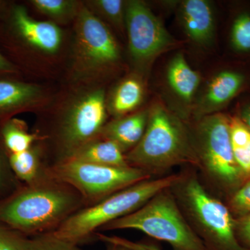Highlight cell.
<instances>
[{"instance_id":"1","label":"cell","mask_w":250,"mask_h":250,"mask_svg":"<svg viewBox=\"0 0 250 250\" xmlns=\"http://www.w3.org/2000/svg\"><path fill=\"white\" fill-rule=\"evenodd\" d=\"M85 206L80 194L49 173L0 205V223L27 235L53 231Z\"/></svg>"},{"instance_id":"2","label":"cell","mask_w":250,"mask_h":250,"mask_svg":"<svg viewBox=\"0 0 250 250\" xmlns=\"http://www.w3.org/2000/svg\"><path fill=\"white\" fill-rule=\"evenodd\" d=\"M131 167L163 175L176 166L197 168L190 126L162 103L149 108L147 127L137 146L125 154Z\"/></svg>"},{"instance_id":"3","label":"cell","mask_w":250,"mask_h":250,"mask_svg":"<svg viewBox=\"0 0 250 250\" xmlns=\"http://www.w3.org/2000/svg\"><path fill=\"white\" fill-rule=\"evenodd\" d=\"M179 208L192 231L207 250H246L236 235V218L211 193L196 169L188 167L179 173L171 186Z\"/></svg>"},{"instance_id":"4","label":"cell","mask_w":250,"mask_h":250,"mask_svg":"<svg viewBox=\"0 0 250 250\" xmlns=\"http://www.w3.org/2000/svg\"><path fill=\"white\" fill-rule=\"evenodd\" d=\"M178 177L179 174H169L134 184L77 210L51 233L77 246L87 243L100 229L136 211L156 193L171 187Z\"/></svg>"},{"instance_id":"5","label":"cell","mask_w":250,"mask_h":250,"mask_svg":"<svg viewBox=\"0 0 250 250\" xmlns=\"http://www.w3.org/2000/svg\"><path fill=\"white\" fill-rule=\"evenodd\" d=\"M189 126L198 161L197 170L210 187L231 195L246 179L233 156L229 115H209Z\"/></svg>"},{"instance_id":"6","label":"cell","mask_w":250,"mask_h":250,"mask_svg":"<svg viewBox=\"0 0 250 250\" xmlns=\"http://www.w3.org/2000/svg\"><path fill=\"white\" fill-rule=\"evenodd\" d=\"M170 187L156 193L136 211L101 229L139 230L154 239L165 242L173 250H207L188 223Z\"/></svg>"},{"instance_id":"7","label":"cell","mask_w":250,"mask_h":250,"mask_svg":"<svg viewBox=\"0 0 250 250\" xmlns=\"http://www.w3.org/2000/svg\"><path fill=\"white\" fill-rule=\"evenodd\" d=\"M47 170L54 178L75 189L87 206L153 177L131 166L111 167L75 160L57 163Z\"/></svg>"},{"instance_id":"8","label":"cell","mask_w":250,"mask_h":250,"mask_svg":"<svg viewBox=\"0 0 250 250\" xmlns=\"http://www.w3.org/2000/svg\"><path fill=\"white\" fill-rule=\"evenodd\" d=\"M73 75L77 80L93 79L119 63L121 50L107 25L86 6L76 16Z\"/></svg>"},{"instance_id":"9","label":"cell","mask_w":250,"mask_h":250,"mask_svg":"<svg viewBox=\"0 0 250 250\" xmlns=\"http://www.w3.org/2000/svg\"><path fill=\"white\" fill-rule=\"evenodd\" d=\"M107 105L104 90L94 88L76 97L64 112L57 131L61 159L67 160L77 150L100 137L106 125Z\"/></svg>"},{"instance_id":"10","label":"cell","mask_w":250,"mask_h":250,"mask_svg":"<svg viewBox=\"0 0 250 250\" xmlns=\"http://www.w3.org/2000/svg\"><path fill=\"white\" fill-rule=\"evenodd\" d=\"M125 29L130 59L136 70L145 74L161 54L180 45L146 3L126 1Z\"/></svg>"},{"instance_id":"11","label":"cell","mask_w":250,"mask_h":250,"mask_svg":"<svg viewBox=\"0 0 250 250\" xmlns=\"http://www.w3.org/2000/svg\"><path fill=\"white\" fill-rule=\"evenodd\" d=\"M250 90V63L229 59L202 83L191 112L193 121L221 113L233 100Z\"/></svg>"},{"instance_id":"12","label":"cell","mask_w":250,"mask_h":250,"mask_svg":"<svg viewBox=\"0 0 250 250\" xmlns=\"http://www.w3.org/2000/svg\"><path fill=\"white\" fill-rule=\"evenodd\" d=\"M165 82L167 91L180 108L179 117L187 123L201 86V75L189 65L183 54L179 53L167 62Z\"/></svg>"},{"instance_id":"13","label":"cell","mask_w":250,"mask_h":250,"mask_svg":"<svg viewBox=\"0 0 250 250\" xmlns=\"http://www.w3.org/2000/svg\"><path fill=\"white\" fill-rule=\"evenodd\" d=\"M178 20L184 34L194 45L209 48L216 38L214 7L207 0H184L178 7Z\"/></svg>"},{"instance_id":"14","label":"cell","mask_w":250,"mask_h":250,"mask_svg":"<svg viewBox=\"0 0 250 250\" xmlns=\"http://www.w3.org/2000/svg\"><path fill=\"white\" fill-rule=\"evenodd\" d=\"M13 22L18 34L24 42L45 54L58 52L62 42V29L50 21H39L29 16L25 8L16 6Z\"/></svg>"},{"instance_id":"15","label":"cell","mask_w":250,"mask_h":250,"mask_svg":"<svg viewBox=\"0 0 250 250\" xmlns=\"http://www.w3.org/2000/svg\"><path fill=\"white\" fill-rule=\"evenodd\" d=\"M226 38L230 59L250 63V1L233 3Z\"/></svg>"},{"instance_id":"16","label":"cell","mask_w":250,"mask_h":250,"mask_svg":"<svg viewBox=\"0 0 250 250\" xmlns=\"http://www.w3.org/2000/svg\"><path fill=\"white\" fill-rule=\"evenodd\" d=\"M148 117L149 108L116 118L106 123L100 137L116 143L126 154L134 149L142 139L147 127Z\"/></svg>"},{"instance_id":"17","label":"cell","mask_w":250,"mask_h":250,"mask_svg":"<svg viewBox=\"0 0 250 250\" xmlns=\"http://www.w3.org/2000/svg\"><path fill=\"white\" fill-rule=\"evenodd\" d=\"M67 160L111 167L130 166L121 148L116 143L101 137L87 143Z\"/></svg>"},{"instance_id":"18","label":"cell","mask_w":250,"mask_h":250,"mask_svg":"<svg viewBox=\"0 0 250 250\" xmlns=\"http://www.w3.org/2000/svg\"><path fill=\"white\" fill-rule=\"evenodd\" d=\"M144 85L139 75L126 77L118 83L108 102V111L116 118L126 116L140 106Z\"/></svg>"},{"instance_id":"19","label":"cell","mask_w":250,"mask_h":250,"mask_svg":"<svg viewBox=\"0 0 250 250\" xmlns=\"http://www.w3.org/2000/svg\"><path fill=\"white\" fill-rule=\"evenodd\" d=\"M42 95L39 85L10 80H0V113L29 106Z\"/></svg>"},{"instance_id":"20","label":"cell","mask_w":250,"mask_h":250,"mask_svg":"<svg viewBox=\"0 0 250 250\" xmlns=\"http://www.w3.org/2000/svg\"><path fill=\"white\" fill-rule=\"evenodd\" d=\"M233 156L246 180L250 178V130L236 114L229 115Z\"/></svg>"},{"instance_id":"21","label":"cell","mask_w":250,"mask_h":250,"mask_svg":"<svg viewBox=\"0 0 250 250\" xmlns=\"http://www.w3.org/2000/svg\"><path fill=\"white\" fill-rule=\"evenodd\" d=\"M9 166L18 179L31 184L45 175L47 169H43L39 149L32 147L24 152L11 154Z\"/></svg>"},{"instance_id":"22","label":"cell","mask_w":250,"mask_h":250,"mask_svg":"<svg viewBox=\"0 0 250 250\" xmlns=\"http://www.w3.org/2000/svg\"><path fill=\"white\" fill-rule=\"evenodd\" d=\"M3 139L6 148L11 154L24 152L33 147V144L39 139V136L28 131L27 125L22 121L11 120L3 127Z\"/></svg>"},{"instance_id":"23","label":"cell","mask_w":250,"mask_h":250,"mask_svg":"<svg viewBox=\"0 0 250 250\" xmlns=\"http://www.w3.org/2000/svg\"><path fill=\"white\" fill-rule=\"evenodd\" d=\"M89 9L118 30L125 31L126 1L122 0H94L88 1Z\"/></svg>"},{"instance_id":"24","label":"cell","mask_w":250,"mask_h":250,"mask_svg":"<svg viewBox=\"0 0 250 250\" xmlns=\"http://www.w3.org/2000/svg\"><path fill=\"white\" fill-rule=\"evenodd\" d=\"M31 3L42 14L60 22L76 18L80 10L76 1L70 0H33Z\"/></svg>"},{"instance_id":"25","label":"cell","mask_w":250,"mask_h":250,"mask_svg":"<svg viewBox=\"0 0 250 250\" xmlns=\"http://www.w3.org/2000/svg\"><path fill=\"white\" fill-rule=\"evenodd\" d=\"M236 218L250 213V178L230 195L227 205Z\"/></svg>"},{"instance_id":"26","label":"cell","mask_w":250,"mask_h":250,"mask_svg":"<svg viewBox=\"0 0 250 250\" xmlns=\"http://www.w3.org/2000/svg\"><path fill=\"white\" fill-rule=\"evenodd\" d=\"M30 238L0 223V250H29Z\"/></svg>"},{"instance_id":"27","label":"cell","mask_w":250,"mask_h":250,"mask_svg":"<svg viewBox=\"0 0 250 250\" xmlns=\"http://www.w3.org/2000/svg\"><path fill=\"white\" fill-rule=\"evenodd\" d=\"M29 250H82L72 244L54 236L51 232L41 233L30 238Z\"/></svg>"},{"instance_id":"28","label":"cell","mask_w":250,"mask_h":250,"mask_svg":"<svg viewBox=\"0 0 250 250\" xmlns=\"http://www.w3.org/2000/svg\"><path fill=\"white\" fill-rule=\"evenodd\" d=\"M96 238L104 243L121 245L134 250H163L159 246L147 241H131L126 238L116 236H108L102 233H97Z\"/></svg>"},{"instance_id":"29","label":"cell","mask_w":250,"mask_h":250,"mask_svg":"<svg viewBox=\"0 0 250 250\" xmlns=\"http://www.w3.org/2000/svg\"><path fill=\"white\" fill-rule=\"evenodd\" d=\"M236 235L240 244L246 250H250V213L236 218Z\"/></svg>"},{"instance_id":"30","label":"cell","mask_w":250,"mask_h":250,"mask_svg":"<svg viewBox=\"0 0 250 250\" xmlns=\"http://www.w3.org/2000/svg\"><path fill=\"white\" fill-rule=\"evenodd\" d=\"M235 114L239 117L250 130V96L241 99L237 104Z\"/></svg>"},{"instance_id":"31","label":"cell","mask_w":250,"mask_h":250,"mask_svg":"<svg viewBox=\"0 0 250 250\" xmlns=\"http://www.w3.org/2000/svg\"><path fill=\"white\" fill-rule=\"evenodd\" d=\"M7 171L2 156L0 154V190H2L7 182Z\"/></svg>"},{"instance_id":"32","label":"cell","mask_w":250,"mask_h":250,"mask_svg":"<svg viewBox=\"0 0 250 250\" xmlns=\"http://www.w3.org/2000/svg\"><path fill=\"white\" fill-rule=\"evenodd\" d=\"M14 71V65L0 54V73H9Z\"/></svg>"},{"instance_id":"33","label":"cell","mask_w":250,"mask_h":250,"mask_svg":"<svg viewBox=\"0 0 250 250\" xmlns=\"http://www.w3.org/2000/svg\"><path fill=\"white\" fill-rule=\"evenodd\" d=\"M106 248L105 250H134L130 249L126 247L121 246V245L113 244V243H106Z\"/></svg>"}]
</instances>
